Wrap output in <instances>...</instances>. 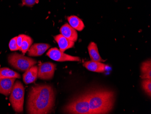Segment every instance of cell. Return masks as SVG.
Returning <instances> with one entry per match:
<instances>
[{
    "mask_svg": "<svg viewBox=\"0 0 151 114\" xmlns=\"http://www.w3.org/2000/svg\"><path fill=\"white\" fill-rule=\"evenodd\" d=\"M54 102L55 93L51 86L38 85L32 87L27 100L28 113L49 114L53 108Z\"/></svg>",
    "mask_w": 151,
    "mask_h": 114,
    "instance_id": "obj_1",
    "label": "cell"
},
{
    "mask_svg": "<svg viewBox=\"0 0 151 114\" xmlns=\"http://www.w3.org/2000/svg\"><path fill=\"white\" fill-rule=\"evenodd\" d=\"M86 94L92 114H108L111 111L115 102V95L113 91L96 89Z\"/></svg>",
    "mask_w": 151,
    "mask_h": 114,
    "instance_id": "obj_2",
    "label": "cell"
},
{
    "mask_svg": "<svg viewBox=\"0 0 151 114\" xmlns=\"http://www.w3.org/2000/svg\"><path fill=\"white\" fill-rule=\"evenodd\" d=\"M63 110L68 114H92L86 93L72 100L66 105Z\"/></svg>",
    "mask_w": 151,
    "mask_h": 114,
    "instance_id": "obj_3",
    "label": "cell"
},
{
    "mask_svg": "<svg viewBox=\"0 0 151 114\" xmlns=\"http://www.w3.org/2000/svg\"><path fill=\"white\" fill-rule=\"evenodd\" d=\"M24 88L20 81H17L14 83L10 94V101L14 110L17 113L23 111Z\"/></svg>",
    "mask_w": 151,
    "mask_h": 114,
    "instance_id": "obj_4",
    "label": "cell"
},
{
    "mask_svg": "<svg viewBox=\"0 0 151 114\" xmlns=\"http://www.w3.org/2000/svg\"><path fill=\"white\" fill-rule=\"evenodd\" d=\"M8 61L14 68L22 71H26L37 63L35 60L16 52L8 56Z\"/></svg>",
    "mask_w": 151,
    "mask_h": 114,
    "instance_id": "obj_5",
    "label": "cell"
},
{
    "mask_svg": "<svg viewBox=\"0 0 151 114\" xmlns=\"http://www.w3.org/2000/svg\"><path fill=\"white\" fill-rule=\"evenodd\" d=\"M46 55L53 61L63 62L67 61L80 62L81 60L78 57L71 56L61 52L56 47L51 48L46 53Z\"/></svg>",
    "mask_w": 151,
    "mask_h": 114,
    "instance_id": "obj_6",
    "label": "cell"
},
{
    "mask_svg": "<svg viewBox=\"0 0 151 114\" xmlns=\"http://www.w3.org/2000/svg\"><path fill=\"white\" fill-rule=\"evenodd\" d=\"M56 67V64L50 62L41 63L38 68V78L44 80L52 79L54 76Z\"/></svg>",
    "mask_w": 151,
    "mask_h": 114,
    "instance_id": "obj_7",
    "label": "cell"
},
{
    "mask_svg": "<svg viewBox=\"0 0 151 114\" xmlns=\"http://www.w3.org/2000/svg\"><path fill=\"white\" fill-rule=\"evenodd\" d=\"M16 78L0 79V93L8 97L12 92Z\"/></svg>",
    "mask_w": 151,
    "mask_h": 114,
    "instance_id": "obj_8",
    "label": "cell"
},
{
    "mask_svg": "<svg viewBox=\"0 0 151 114\" xmlns=\"http://www.w3.org/2000/svg\"><path fill=\"white\" fill-rule=\"evenodd\" d=\"M60 32L61 34L71 41L75 42L78 40V34L77 30L68 23L65 24L62 26L60 28Z\"/></svg>",
    "mask_w": 151,
    "mask_h": 114,
    "instance_id": "obj_9",
    "label": "cell"
},
{
    "mask_svg": "<svg viewBox=\"0 0 151 114\" xmlns=\"http://www.w3.org/2000/svg\"><path fill=\"white\" fill-rule=\"evenodd\" d=\"M83 65L90 71L98 73H104L108 67V65L101 62H96L91 60L85 62Z\"/></svg>",
    "mask_w": 151,
    "mask_h": 114,
    "instance_id": "obj_10",
    "label": "cell"
},
{
    "mask_svg": "<svg viewBox=\"0 0 151 114\" xmlns=\"http://www.w3.org/2000/svg\"><path fill=\"white\" fill-rule=\"evenodd\" d=\"M54 39L58 44L59 50L63 52L68 49L73 48L74 46V42L67 39L61 34L54 36Z\"/></svg>",
    "mask_w": 151,
    "mask_h": 114,
    "instance_id": "obj_11",
    "label": "cell"
},
{
    "mask_svg": "<svg viewBox=\"0 0 151 114\" xmlns=\"http://www.w3.org/2000/svg\"><path fill=\"white\" fill-rule=\"evenodd\" d=\"M38 67L33 65L25 71L23 75L24 82L26 84L33 83L38 77Z\"/></svg>",
    "mask_w": 151,
    "mask_h": 114,
    "instance_id": "obj_12",
    "label": "cell"
},
{
    "mask_svg": "<svg viewBox=\"0 0 151 114\" xmlns=\"http://www.w3.org/2000/svg\"><path fill=\"white\" fill-rule=\"evenodd\" d=\"M88 50L91 61L101 62L105 61L100 56L98 51V47L95 42H91L89 44V46H88Z\"/></svg>",
    "mask_w": 151,
    "mask_h": 114,
    "instance_id": "obj_13",
    "label": "cell"
},
{
    "mask_svg": "<svg viewBox=\"0 0 151 114\" xmlns=\"http://www.w3.org/2000/svg\"><path fill=\"white\" fill-rule=\"evenodd\" d=\"M69 25L76 30L81 31L84 29L85 25L83 21L77 16H71L68 17Z\"/></svg>",
    "mask_w": 151,
    "mask_h": 114,
    "instance_id": "obj_14",
    "label": "cell"
},
{
    "mask_svg": "<svg viewBox=\"0 0 151 114\" xmlns=\"http://www.w3.org/2000/svg\"><path fill=\"white\" fill-rule=\"evenodd\" d=\"M141 78L142 79H151V61L149 59L143 62L141 65Z\"/></svg>",
    "mask_w": 151,
    "mask_h": 114,
    "instance_id": "obj_15",
    "label": "cell"
},
{
    "mask_svg": "<svg viewBox=\"0 0 151 114\" xmlns=\"http://www.w3.org/2000/svg\"><path fill=\"white\" fill-rule=\"evenodd\" d=\"M20 75L16 71L8 68H0V79L2 78H20Z\"/></svg>",
    "mask_w": 151,
    "mask_h": 114,
    "instance_id": "obj_16",
    "label": "cell"
},
{
    "mask_svg": "<svg viewBox=\"0 0 151 114\" xmlns=\"http://www.w3.org/2000/svg\"><path fill=\"white\" fill-rule=\"evenodd\" d=\"M33 40L28 36L25 35L23 41L22 43V46H21V49L20 51L23 53H25L27 52L28 50H29V48L31 46L32 44H33Z\"/></svg>",
    "mask_w": 151,
    "mask_h": 114,
    "instance_id": "obj_17",
    "label": "cell"
},
{
    "mask_svg": "<svg viewBox=\"0 0 151 114\" xmlns=\"http://www.w3.org/2000/svg\"><path fill=\"white\" fill-rule=\"evenodd\" d=\"M142 89L147 96H151V79H143L142 82Z\"/></svg>",
    "mask_w": 151,
    "mask_h": 114,
    "instance_id": "obj_18",
    "label": "cell"
},
{
    "mask_svg": "<svg viewBox=\"0 0 151 114\" xmlns=\"http://www.w3.org/2000/svg\"><path fill=\"white\" fill-rule=\"evenodd\" d=\"M50 47L49 44L45 43H35L32 45L28 51H37V50H47Z\"/></svg>",
    "mask_w": 151,
    "mask_h": 114,
    "instance_id": "obj_19",
    "label": "cell"
},
{
    "mask_svg": "<svg viewBox=\"0 0 151 114\" xmlns=\"http://www.w3.org/2000/svg\"><path fill=\"white\" fill-rule=\"evenodd\" d=\"M17 36L14 37L10 40L9 46L11 51H16L19 50L18 47L17 45Z\"/></svg>",
    "mask_w": 151,
    "mask_h": 114,
    "instance_id": "obj_20",
    "label": "cell"
},
{
    "mask_svg": "<svg viewBox=\"0 0 151 114\" xmlns=\"http://www.w3.org/2000/svg\"><path fill=\"white\" fill-rule=\"evenodd\" d=\"M23 4L28 7H32L35 4H37L39 0H22Z\"/></svg>",
    "mask_w": 151,
    "mask_h": 114,
    "instance_id": "obj_21",
    "label": "cell"
},
{
    "mask_svg": "<svg viewBox=\"0 0 151 114\" xmlns=\"http://www.w3.org/2000/svg\"><path fill=\"white\" fill-rule=\"evenodd\" d=\"M25 35L20 34L17 36V45L18 47L19 50L20 51L21 49V46H22V43L23 41L24 38L25 36Z\"/></svg>",
    "mask_w": 151,
    "mask_h": 114,
    "instance_id": "obj_22",
    "label": "cell"
}]
</instances>
